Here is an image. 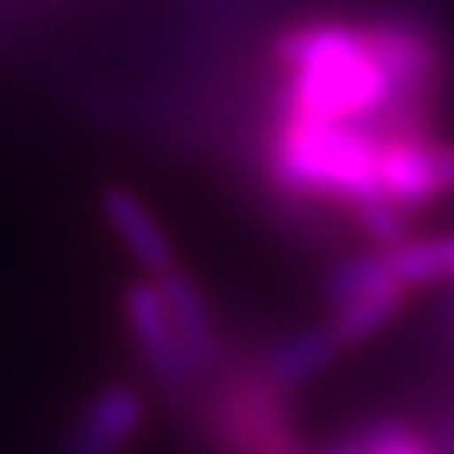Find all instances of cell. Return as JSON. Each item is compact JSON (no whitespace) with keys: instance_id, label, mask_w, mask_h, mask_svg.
I'll return each instance as SVG.
<instances>
[{"instance_id":"9c48e42d","label":"cell","mask_w":454,"mask_h":454,"mask_svg":"<svg viewBox=\"0 0 454 454\" xmlns=\"http://www.w3.org/2000/svg\"><path fill=\"white\" fill-rule=\"evenodd\" d=\"M382 432H387V420H372V424H360L356 432H345L333 443H325L322 450H307V454H372L379 447Z\"/></svg>"},{"instance_id":"ba28073f","label":"cell","mask_w":454,"mask_h":454,"mask_svg":"<svg viewBox=\"0 0 454 454\" xmlns=\"http://www.w3.org/2000/svg\"><path fill=\"white\" fill-rule=\"evenodd\" d=\"M372 454H435V450L417 428H409L402 420H387V432H382L379 447Z\"/></svg>"},{"instance_id":"277c9868","label":"cell","mask_w":454,"mask_h":454,"mask_svg":"<svg viewBox=\"0 0 454 454\" xmlns=\"http://www.w3.org/2000/svg\"><path fill=\"white\" fill-rule=\"evenodd\" d=\"M152 420V390L118 379L98 387L65 428L61 454H133Z\"/></svg>"},{"instance_id":"3957f363","label":"cell","mask_w":454,"mask_h":454,"mask_svg":"<svg viewBox=\"0 0 454 454\" xmlns=\"http://www.w3.org/2000/svg\"><path fill=\"white\" fill-rule=\"evenodd\" d=\"M375 186L409 220L454 201V137L447 129L387 133L375 155Z\"/></svg>"},{"instance_id":"6da1fadb","label":"cell","mask_w":454,"mask_h":454,"mask_svg":"<svg viewBox=\"0 0 454 454\" xmlns=\"http://www.w3.org/2000/svg\"><path fill=\"white\" fill-rule=\"evenodd\" d=\"M208 454H307L300 394L265 372L258 352L227 360L190 417Z\"/></svg>"},{"instance_id":"52a82bcc","label":"cell","mask_w":454,"mask_h":454,"mask_svg":"<svg viewBox=\"0 0 454 454\" xmlns=\"http://www.w3.org/2000/svg\"><path fill=\"white\" fill-rule=\"evenodd\" d=\"M265 372L273 375L280 387L288 390H307L315 379H322L330 367L345 356V352L337 348V340L330 337V330H325L322 322L307 325V330H295V333H284L277 337L269 348L258 352Z\"/></svg>"},{"instance_id":"7a4b0ae2","label":"cell","mask_w":454,"mask_h":454,"mask_svg":"<svg viewBox=\"0 0 454 454\" xmlns=\"http://www.w3.org/2000/svg\"><path fill=\"white\" fill-rule=\"evenodd\" d=\"M118 310H121V325H125V337H129L133 356L148 375L152 394L190 424L193 409L208 387V375L197 367L190 348L182 345L178 325L170 318L160 284L152 277L129 280L121 288Z\"/></svg>"},{"instance_id":"5b68a950","label":"cell","mask_w":454,"mask_h":454,"mask_svg":"<svg viewBox=\"0 0 454 454\" xmlns=\"http://www.w3.org/2000/svg\"><path fill=\"white\" fill-rule=\"evenodd\" d=\"M98 216H103L106 231L114 235V243L129 254V262L140 269V277L155 280V277L170 273L175 265H182L175 239H170L163 220L155 216L152 205L137 190L121 186V182L106 186L98 193Z\"/></svg>"},{"instance_id":"8992f818","label":"cell","mask_w":454,"mask_h":454,"mask_svg":"<svg viewBox=\"0 0 454 454\" xmlns=\"http://www.w3.org/2000/svg\"><path fill=\"white\" fill-rule=\"evenodd\" d=\"M155 284H160L170 318H175V325H178L182 345L190 348L197 367L212 379L227 360L235 356V348H231V340H227L223 325L216 318V307H212L208 292L201 288V280H197L186 265H175L170 273L155 277Z\"/></svg>"}]
</instances>
